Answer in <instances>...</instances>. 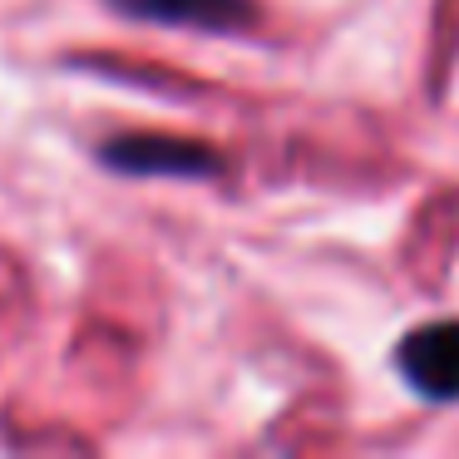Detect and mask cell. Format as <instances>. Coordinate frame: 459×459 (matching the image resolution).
<instances>
[{
    "instance_id": "1",
    "label": "cell",
    "mask_w": 459,
    "mask_h": 459,
    "mask_svg": "<svg viewBox=\"0 0 459 459\" xmlns=\"http://www.w3.org/2000/svg\"><path fill=\"white\" fill-rule=\"evenodd\" d=\"M405 380L429 400H459V321H435L405 336L400 346Z\"/></svg>"
},
{
    "instance_id": "2",
    "label": "cell",
    "mask_w": 459,
    "mask_h": 459,
    "mask_svg": "<svg viewBox=\"0 0 459 459\" xmlns=\"http://www.w3.org/2000/svg\"><path fill=\"white\" fill-rule=\"evenodd\" d=\"M100 159L109 169L124 173H169V178H203V173H218L222 159L208 143H188V139H109L100 149Z\"/></svg>"
},
{
    "instance_id": "3",
    "label": "cell",
    "mask_w": 459,
    "mask_h": 459,
    "mask_svg": "<svg viewBox=\"0 0 459 459\" xmlns=\"http://www.w3.org/2000/svg\"><path fill=\"white\" fill-rule=\"evenodd\" d=\"M119 11L159 25H193V30H242L252 21V0H114Z\"/></svg>"
}]
</instances>
